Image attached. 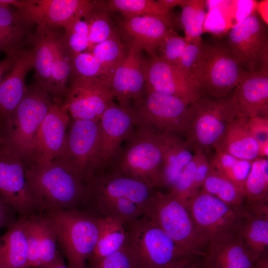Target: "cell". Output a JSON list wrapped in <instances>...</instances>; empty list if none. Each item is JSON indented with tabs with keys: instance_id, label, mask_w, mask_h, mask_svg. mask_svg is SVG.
<instances>
[{
	"instance_id": "cell-1",
	"label": "cell",
	"mask_w": 268,
	"mask_h": 268,
	"mask_svg": "<svg viewBox=\"0 0 268 268\" xmlns=\"http://www.w3.org/2000/svg\"><path fill=\"white\" fill-rule=\"evenodd\" d=\"M154 190L146 183L107 169L86 182L79 209L97 219L114 218L126 224L143 215Z\"/></svg>"
},
{
	"instance_id": "cell-2",
	"label": "cell",
	"mask_w": 268,
	"mask_h": 268,
	"mask_svg": "<svg viewBox=\"0 0 268 268\" xmlns=\"http://www.w3.org/2000/svg\"><path fill=\"white\" fill-rule=\"evenodd\" d=\"M25 176L29 191L43 211L79 209L86 183L77 172L67 164L56 160L26 162Z\"/></svg>"
},
{
	"instance_id": "cell-3",
	"label": "cell",
	"mask_w": 268,
	"mask_h": 268,
	"mask_svg": "<svg viewBox=\"0 0 268 268\" xmlns=\"http://www.w3.org/2000/svg\"><path fill=\"white\" fill-rule=\"evenodd\" d=\"M172 135L135 128L107 169L154 188L160 186L162 164Z\"/></svg>"
},
{
	"instance_id": "cell-4",
	"label": "cell",
	"mask_w": 268,
	"mask_h": 268,
	"mask_svg": "<svg viewBox=\"0 0 268 268\" xmlns=\"http://www.w3.org/2000/svg\"><path fill=\"white\" fill-rule=\"evenodd\" d=\"M42 213L52 225L68 268H87L98 240V219L80 209L49 208Z\"/></svg>"
},
{
	"instance_id": "cell-5",
	"label": "cell",
	"mask_w": 268,
	"mask_h": 268,
	"mask_svg": "<svg viewBox=\"0 0 268 268\" xmlns=\"http://www.w3.org/2000/svg\"><path fill=\"white\" fill-rule=\"evenodd\" d=\"M124 245L133 255L136 268H164L187 257V254L147 217L125 224Z\"/></svg>"
},
{
	"instance_id": "cell-6",
	"label": "cell",
	"mask_w": 268,
	"mask_h": 268,
	"mask_svg": "<svg viewBox=\"0 0 268 268\" xmlns=\"http://www.w3.org/2000/svg\"><path fill=\"white\" fill-rule=\"evenodd\" d=\"M134 128L156 134L187 133L192 119L191 103L146 86L140 102L131 107Z\"/></svg>"
},
{
	"instance_id": "cell-7",
	"label": "cell",
	"mask_w": 268,
	"mask_h": 268,
	"mask_svg": "<svg viewBox=\"0 0 268 268\" xmlns=\"http://www.w3.org/2000/svg\"><path fill=\"white\" fill-rule=\"evenodd\" d=\"M143 215L187 254L203 256L207 243L196 228L187 206L181 201L155 189Z\"/></svg>"
},
{
	"instance_id": "cell-8",
	"label": "cell",
	"mask_w": 268,
	"mask_h": 268,
	"mask_svg": "<svg viewBox=\"0 0 268 268\" xmlns=\"http://www.w3.org/2000/svg\"><path fill=\"white\" fill-rule=\"evenodd\" d=\"M246 71L228 47L203 44L190 75L202 95L220 98L235 89Z\"/></svg>"
},
{
	"instance_id": "cell-9",
	"label": "cell",
	"mask_w": 268,
	"mask_h": 268,
	"mask_svg": "<svg viewBox=\"0 0 268 268\" xmlns=\"http://www.w3.org/2000/svg\"><path fill=\"white\" fill-rule=\"evenodd\" d=\"M54 100L37 84L27 87L21 101L0 132L3 143L27 161L34 136Z\"/></svg>"
},
{
	"instance_id": "cell-10",
	"label": "cell",
	"mask_w": 268,
	"mask_h": 268,
	"mask_svg": "<svg viewBox=\"0 0 268 268\" xmlns=\"http://www.w3.org/2000/svg\"><path fill=\"white\" fill-rule=\"evenodd\" d=\"M191 108L192 119L186 141L196 152L204 153L213 147L237 115L232 95L216 99L201 96L191 104Z\"/></svg>"
},
{
	"instance_id": "cell-11",
	"label": "cell",
	"mask_w": 268,
	"mask_h": 268,
	"mask_svg": "<svg viewBox=\"0 0 268 268\" xmlns=\"http://www.w3.org/2000/svg\"><path fill=\"white\" fill-rule=\"evenodd\" d=\"M134 129L132 107L121 106L113 102L100 120L99 136L91 163L89 179L108 168L118 155L122 142L130 137Z\"/></svg>"
},
{
	"instance_id": "cell-12",
	"label": "cell",
	"mask_w": 268,
	"mask_h": 268,
	"mask_svg": "<svg viewBox=\"0 0 268 268\" xmlns=\"http://www.w3.org/2000/svg\"><path fill=\"white\" fill-rule=\"evenodd\" d=\"M187 206L207 244L216 237L235 232L243 214V204L225 203L201 189L191 198Z\"/></svg>"
},
{
	"instance_id": "cell-13",
	"label": "cell",
	"mask_w": 268,
	"mask_h": 268,
	"mask_svg": "<svg viewBox=\"0 0 268 268\" xmlns=\"http://www.w3.org/2000/svg\"><path fill=\"white\" fill-rule=\"evenodd\" d=\"M113 102L107 77L70 76L62 104L73 120L99 121Z\"/></svg>"
},
{
	"instance_id": "cell-14",
	"label": "cell",
	"mask_w": 268,
	"mask_h": 268,
	"mask_svg": "<svg viewBox=\"0 0 268 268\" xmlns=\"http://www.w3.org/2000/svg\"><path fill=\"white\" fill-rule=\"evenodd\" d=\"M25 168L23 157L3 143L0 144V198L20 217L43 211L29 191Z\"/></svg>"
},
{
	"instance_id": "cell-15",
	"label": "cell",
	"mask_w": 268,
	"mask_h": 268,
	"mask_svg": "<svg viewBox=\"0 0 268 268\" xmlns=\"http://www.w3.org/2000/svg\"><path fill=\"white\" fill-rule=\"evenodd\" d=\"M266 24L256 12L231 28L228 48L249 71L268 68V42Z\"/></svg>"
},
{
	"instance_id": "cell-16",
	"label": "cell",
	"mask_w": 268,
	"mask_h": 268,
	"mask_svg": "<svg viewBox=\"0 0 268 268\" xmlns=\"http://www.w3.org/2000/svg\"><path fill=\"white\" fill-rule=\"evenodd\" d=\"M99 133L100 121L70 118L62 150L54 160L75 170L86 183L90 176L91 163Z\"/></svg>"
},
{
	"instance_id": "cell-17",
	"label": "cell",
	"mask_w": 268,
	"mask_h": 268,
	"mask_svg": "<svg viewBox=\"0 0 268 268\" xmlns=\"http://www.w3.org/2000/svg\"><path fill=\"white\" fill-rule=\"evenodd\" d=\"M143 51L129 44L126 55L116 68L110 80L114 99L119 105L132 107L141 101L145 86L147 62L142 56Z\"/></svg>"
},
{
	"instance_id": "cell-18",
	"label": "cell",
	"mask_w": 268,
	"mask_h": 268,
	"mask_svg": "<svg viewBox=\"0 0 268 268\" xmlns=\"http://www.w3.org/2000/svg\"><path fill=\"white\" fill-rule=\"evenodd\" d=\"M70 118L62 103L53 101L34 136L26 162L42 163L55 159L63 147Z\"/></svg>"
},
{
	"instance_id": "cell-19",
	"label": "cell",
	"mask_w": 268,
	"mask_h": 268,
	"mask_svg": "<svg viewBox=\"0 0 268 268\" xmlns=\"http://www.w3.org/2000/svg\"><path fill=\"white\" fill-rule=\"evenodd\" d=\"M145 86L156 92L184 99L191 104L202 96L196 82L187 72L157 55L150 57L147 62Z\"/></svg>"
},
{
	"instance_id": "cell-20",
	"label": "cell",
	"mask_w": 268,
	"mask_h": 268,
	"mask_svg": "<svg viewBox=\"0 0 268 268\" xmlns=\"http://www.w3.org/2000/svg\"><path fill=\"white\" fill-rule=\"evenodd\" d=\"M258 258L235 232L210 240L202 257L204 268H253Z\"/></svg>"
},
{
	"instance_id": "cell-21",
	"label": "cell",
	"mask_w": 268,
	"mask_h": 268,
	"mask_svg": "<svg viewBox=\"0 0 268 268\" xmlns=\"http://www.w3.org/2000/svg\"><path fill=\"white\" fill-rule=\"evenodd\" d=\"M34 68L32 48L23 49L16 56L13 66L0 83V133L3 130L27 89L25 79Z\"/></svg>"
},
{
	"instance_id": "cell-22",
	"label": "cell",
	"mask_w": 268,
	"mask_h": 268,
	"mask_svg": "<svg viewBox=\"0 0 268 268\" xmlns=\"http://www.w3.org/2000/svg\"><path fill=\"white\" fill-rule=\"evenodd\" d=\"M89 3L86 0H22L21 7L16 9L33 25L63 27L75 16L83 18Z\"/></svg>"
},
{
	"instance_id": "cell-23",
	"label": "cell",
	"mask_w": 268,
	"mask_h": 268,
	"mask_svg": "<svg viewBox=\"0 0 268 268\" xmlns=\"http://www.w3.org/2000/svg\"><path fill=\"white\" fill-rule=\"evenodd\" d=\"M22 217L28 247V268L51 262L60 252L50 221L43 213Z\"/></svg>"
},
{
	"instance_id": "cell-24",
	"label": "cell",
	"mask_w": 268,
	"mask_h": 268,
	"mask_svg": "<svg viewBox=\"0 0 268 268\" xmlns=\"http://www.w3.org/2000/svg\"><path fill=\"white\" fill-rule=\"evenodd\" d=\"M232 96L236 104L237 118L248 119L260 116L268 117V68L246 70Z\"/></svg>"
},
{
	"instance_id": "cell-25",
	"label": "cell",
	"mask_w": 268,
	"mask_h": 268,
	"mask_svg": "<svg viewBox=\"0 0 268 268\" xmlns=\"http://www.w3.org/2000/svg\"><path fill=\"white\" fill-rule=\"evenodd\" d=\"M120 25L129 44L146 51L150 57L157 55L161 43L172 30L171 22L152 15L125 16Z\"/></svg>"
},
{
	"instance_id": "cell-26",
	"label": "cell",
	"mask_w": 268,
	"mask_h": 268,
	"mask_svg": "<svg viewBox=\"0 0 268 268\" xmlns=\"http://www.w3.org/2000/svg\"><path fill=\"white\" fill-rule=\"evenodd\" d=\"M235 232L257 257L268 255V200H245L243 214Z\"/></svg>"
},
{
	"instance_id": "cell-27",
	"label": "cell",
	"mask_w": 268,
	"mask_h": 268,
	"mask_svg": "<svg viewBox=\"0 0 268 268\" xmlns=\"http://www.w3.org/2000/svg\"><path fill=\"white\" fill-rule=\"evenodd\" d=\"M36 25V30L32 34L29 42L32 46L34 54V77L36 84L49 95L54 68V36L57 26Z\"/></svg>"
},
{
	"instance_id": "cell-28",
	"label": "cell",
	"mask_w": 268,
	"mask_h": 268,
	"mask_svg": "<svg viewBox=\"0 0 268 268\" xmlns=\"http://www.w3.org/2000/svg\"><path fill=\"white\" fill-rule=\"evenodd\" d=\"M33 24L12 6H0V39L6 58H14L29 41Z\"/></svg>"
},
{
	"instance_id": "cell-29",
	"label": "cell",
	"mask_w": 268,
	"mask_h": 268,
	"mask_svg": "<svg viewBox=\"0 0 268 268\" xmlns=\"http://www.w3.org/2000/svg\"><path fill=\"white\" fill-rule=\"evenodd\" d=\"M246 120L236 118L213 148L242 160L252 161L258 158V144L248 128Z\"/></svg>"
},
{
	"instance_id": "cell-30",
	"label": "cell",
	"mask_w": 268,
	"mask_h": 268,
	"mask_svg": "<svg viewBox=\"0 0 268 268\" xmlns=\"http://www.w3.org/2000/svg\"><path fill=\"white\" fill-rule=\"evenodd\" d=\"M2 268H28V247L22 217L0 236Z\"/></svg>"
},
{
	"instance_id": "cell-31",
	"label": "cell",
	"mask_w": 268,
	"mask_h": 268,
	"mask_svg": "<svg viewBox=\"0 0 268 268\" xmlns=\"http://www.w3.org/2000/svg\"><path fill=\"white\" fill-rule=\"evenodd\" d=\"M190 148L186 141L171 135L162 164L160 186L171 188L176 183L193 156Z\"/></svg>"
},
{
	"instance_id": "cell-32",
	"label": "cell",
	"mask_w": 268,
	"mask_h": 268,
	"mask_svg": "<svg viewBox=\"0 0 268 268\" xmlns=\"http://www.w3.org/2000/svg\"><path fill=\"white\" fill-rule=\"evenodd\" d=\"M97 242L89 263L100 260L122 248L127 238L125 224L111 218L98 219Z\"/></svg>"
},
{
	"instance_id": "cell-33",
	"label": "cell",
	"mask_w": 268,
	"mask_h": 268,
	"mask_svg": "<svg viewBox=\"0 0 268 268\" xmlns=\"http://www.w3.org/2000/svg\"><path fill=\"white\" fill-rule=\"evenodd\" d=\"M106 2L91 0L84 20L89 26V44L87 51L103 42L117 33L108 15Z\"/></svg>"
},
{
	"instance_id": "cell-34",
	"label": "cell",
	"mask_w": 268,
	"mask_h": 268,
	"mask_svg": "<svg viewBox=\"0 0 268 268\" xmlns=\"http://www.w3.org/2000/svg\"><path fill=\"white\" fill-rule=\"evenodd\" d=\"M201 188L204 192L231 205H240L245 201L243 189L211 167Z\"/></svg>"
},
{
	"instance_id": "cell-35",
	"label": "cell",
	"mask_w": 268,
	"mask_h": 268,
	"mask_svg": "<svg viewBox=\"0 0 268 268\" xmlns=\"http://www.w3.org/2000/svg\"><path fill=\"white\" fill-rule=\"evenodd\" d=\"M252 161L238 159L227 153L215 150L209 162L212 169L244 190V183L250 171Z\"/></svg>"
},
{
	"instance_id": "cell-36",
	"label": "cell",
	"mask_w": 268,
	"mask_h": 268,
	"mask_svg": "<svg viewBox=\"0 0 268 268\" xmlns=\"http://www.w3.org/2000/svg\"><path fill=\"white\" fill-rule=\"evenodd\" d=\"M206 0H187L182 7L180 22L187 43L201 40L203 24L207 15Z\"/></svg>"
},
{
	"instance_id": "cell-37",
	"label": "cell",
	"mask_w": 268,
	"mask_h": 268,
	"mask_svg": "<svg viewBox=\"0 0 268 268\" xmlns=\"http://www.w3.org/2000/svg\"><path fill=\"white\" fill-rule=\"evenodd\" d=\"M245 200L250 201L268 200V159L258 157L252 161L244 186Z\"/></svg>"
},
{
	"instance_id": "cell-38",
	"label": "cell",
	"mask_w": 268,
	"mask_h": 268,
	"mask_svg": "<svg viewBox=\"0 0 268 268\" xmlns=\"http://www.w3.org/2000/svg\"><path fill=\"white\" fill-rule=\"evenodd\" d=\"M106 5L109 11L119 12L125 17L152 15L171 22L169 11L163 8L157 0H109Z\"/></svg>"
},
{
	"instance_id": "cell-39",
	"label": "cell",
	"mask_w": 268,
	"mask_h": 268,
	"mask_svg": "<svg viewBox=\"0 0 268 268\" xmlns=\"http://www.w3.org/2000/svg\"><path fill=\"white\" fill-rule=\"evenodd\" d=\"M125 49V45L116 33L108 40L95 45L88 52L101 63L106 76L111 80L116 68L126 55Z\"/></svg>"
},
{
	"instance_id": "cell-40",
	"label": "cell",
	"mask_w": 268,
	"mask_h": 268,
	"mask_svg": "<svg viewBox=\"0 0 268 268\" xmlns=\"http://www.w3.org/2000/svg\"><path fill=\"white\" fill-rule=\"evenodd\" d=\"M203 152H196L187 165L179 178L170 188L168 193L170 196L181 201L187 206L189 200L192 197V187L196 170Z\"/></svg>"
},
{
	"instance_id": "cell-41",
	"label": "cell",
	"mask_w": 268,
	"mask_h": 268,
	"mask_svg": "<svg viewBox=\"0 0 268 268\" xmlns=\"http://www.w3.org/2000/svg\"><path fill=\"white\" fill-rule=\"evenodd\" d=\"M71 61L70 76L79 77L105 76L107 77L101 63L92 53L87 51L71 54Z\"/></svg>"
},
{
	"instance_id": "cell-42",
	"label": "cell",
	"mask_w": 268,
	"mask_h": 268,
	"mask_svg": "<svg viewBox=\"0 0 268 268\" xmlns=\"http://www.w3.org/2000/svg\"><path fill=\"white\" fill-rule=\"evenodd\" d=\"M187 45L185 38L172 30L161 43L157 56L168 63L179 66Z\"/></svg>"
},
{
	"instance_id": "cell-43",
	"label": "cell",
	"mask_w": 268,
	"mask_h": 268,
	"mask_svg": "<svg viewBox=\"0 0 268 268\" xmlns=\"http://www.w3.org/2000/svg\"><path fill=\"white\" fill-rule=\"evenodd\" d=\"M89 264L90 268H136L135 260L125 245L114 253Z\"/></svg>"
},
{
	"instance_id": "cell-44",
	"label": "cell",
	"mask_w": 268,
	"mask_h": 268,
	"mask_svg": "<svg viewBox=\"0 0 268 268\" xmlns=\"http://www.w3.org/2000/svg\"><path fill=\"white\" fill-rule=\"evenodd\" d=\"M202 45V39L187 43L185 50L181 59L179 66L190 76Z\"/></svg>"
},
{
	"instance_id": "cell-45",
	"label": "cell",
	"mask_w": 268,
	"mask_h": 268,
	"mask_svg": "<svg viewBox=\"0 0 268 268\" xmlns=\"http://www.w3.org/2000/svg\"><path fill=\"white\" fill-rule=\"evenodd\" d=\"M246 124L257 142L268 140V117H253L246 120Z\"/></svg>"
},
{
	"instance_id": "cell-46",
	"label": "cell",
	"mask_w": 268,
	"mask_h": 268,
	"mask_svg": "<svg viewBox=\"0 0 268 268\" xmlns=\"http://www.w3.org/2000/svg\"><path fill=\"white\" fill-rule=\"evenodd\" d=\"M64 39L70 54L81 53L88 49V36L64 30Z\"/></svg>"
},
{
	"instance_id": "cell-47",
	"label": "cell",
	"mask_w": 268,
	"mask_h": 268,
	"mask_svg": "<svg viewBox=\"0 0 268 268\" xmlns=\"http://www.w3.org/2000/svg\"><path fill=\"white\" fill-rule=\"evenodd\" d=\"M225 28L226 23L219 10L217 7L210 9L204 22L203 31L218 35L223 33Z\"/></svg>"
},
{
	"instance_id": "cell-48",
	"label": "cell",
	"mask_w": 268,
	"mask_h": 268,
	"mask_svg": "<svg viewBox=\"0 0 268 268\" xmlns=\"http://www.w3.org/2000/svg\"><path fill=\"white\" fill-rule=\"evenodd\" d=\"M210 168L209 161L205 153H202L196 170L192 187V197L200 191L199 189L201 188L209 172Z\"/></svg>"
},
{
	"instance_id": "cell-49",
	"label": "cell",
	"mask_w": 268,
	"mask_h": 268,
	"mask_svg": "<svg viewBox=\"0 0 268 268\" xmlns=\"http://www.w3.org/2000/svg\"><path fill=\"white\" fill-rule=\"evenodd\" d=\"M235 2L237 6L236 23L246 19L256 12L257 2L256 1L236 0Z\"/></svg>"
},
{
	"instance_id": "cell-50",
	"label": "cell",
	"mask_w": 268,
	"mask_h": 268,
	"mask_svg": "<svg viewBox=\"0 0 268 268\" xmlns=\"http://www.w3.org/2000/svg\"><path fill=\"white\" fill-rule=\"evenodd\" d=\"M16 212L0 198V229L8 228L17 220Z\"/></svg>"
},
{
	"instance_id": "cell-51",
	"label": "cell",
	"mask_w": 268,
	"mask_h": 268,
	"mask_svg": "<svg viewBox=\"0 0 268 268\" xmlns=\"http://www.w3.org/2000/svg\"><path fill=\"white\" fill-rule=\"evenodd\" d=\"M64 30L70 31L84 36H89V26L87 22L81 18L74 16L63 27Z\"/></svg>"
},
{
	"instance_id": "cell-52",
	"label": "cell",
	"mask_w": 268,
	"mask_h": 268,
	"mask_svg": "<svg viewBox=\"0 0 268 268\" xmlns=\"http://www.w3.org/2000/svg\"><path fill=\"white\" fill-rule=\"evenodd\" d=\"M164 268H204L202 257L192 256Z\"/></svg>"
},
{
	"instance_id": "cell-53",
	"label": "cell",
	"mask_w": 268,
	"mask_h": 268,
	"mask_svg": "<svg viewBox=\"0 0 268 268\" xmlns=\"http://www.w3.org/2000/svg\"><path fill=\"white\" fill-rule=\"evenodd\" d=\"M15 58H5L3 60L0 61V83L4 76L13 67Z\"/></svg>"
},
{
	"instance_id": "cell-54",
	"label": "cell",
	"mask_w": 268,
	"mask_h": 268,
	"mask_svg": "<svg viewBox=\"0 0 268 268\" xmlns=\"http://www.w3.org/2000/svg\"><path fill=\"white\" fill-rule=\"evenodd\" d=\"M268 0H262L257 2L256 10L261 16V19L267 25L268 22Z\"/></svg>"
},
{
	"instance_id": "cell-55",
	"label": "cell",
	"mask_w": 268,
	"mask_h": 268,
	"mask_svg": "<svg viewBox=\"0 0 268 268\" xmlns=\"http://www.w3.org/2000/svg\"><path fill=\"white\" fill-rule=\"evenodd\" d=\"M187 0H158L161 6L167 11L176 6L181 8L186 4Z\"/></svg>"
},
{
	"instance_id": "cell-56",
	"label": "cell",
	"mask_w": 268,
	"mask_h": 268,
	"mask_svg": "<svg viewBox=\"0 0 268 268\" xmlns=\"http://www.w3.org/2000/svg\"><path fill=\"white\" fill-rule=\"evenodd\" d=\"M37 268H68L64 262L62 254L60 253L51 262Z\"/></svg>"
},
{
	"instance_id": "cell-57",
	"label": "cell",
	"mask_w": 268,
	"mask_h": 268,
	"mask_svg": "<svg viewBox=\"0 0 268 268\" xmlns=\"http://www.w3.org/2000/svg\"><path fill=\"white\" fill-rule=\"evenodd\" d=\"M258 144V157L268 158V140L260 141Z\"/></svg>"
},
{
	"instance_id": "cell-58",
	"label": "cell",
	"mask_w": 268,
	"mask_h": 268,
	"mask_svg": "<svg viewBox=\"0 0 268 268\" xmlns=\"http://www.w3.org/2000/svg\"><path fill=\"white\" fill-rule=\"evenodd\" d=\"M253 268H268V255L258 258L255 261Z\"/></svg>"
},
{
	"instance_id": "cell-59",
	"label": "cell",
	"mask_w": 268,
	"mask_h": 268,
	"mask_svg": "<svg viewBox=\"0 0 268 268\" xmlns=\"http://www.w3.org/2000/svg\"><path fill=\"white\" fill-rule=\"evenodd\" d=\"M3 143V140H2V136L0 134V144H1V143Z\"/></svg>"
},
{
	"instance_id": "cell-60",
	"label": "cell",
	"mask_w": 268,
	"mask_h": 268,
	"mask_svg": "<svg viewBox=\"0 0 268 268\" xmlns=\"http://www.w3.org/2000/svg\"><path fill=\"white\" fill-rule=\"evenodd\" d=\"M0 268H2L0 266Z\"/></svg>"
}]
</instances>
